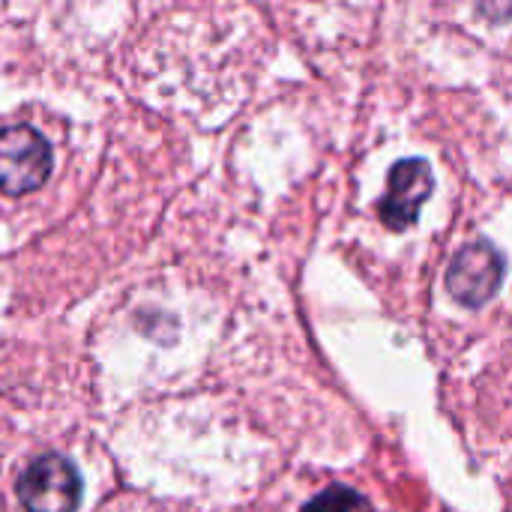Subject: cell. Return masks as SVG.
Here are the masks:
<instances>
[{
	"mask_svg": "<svg viewBox=\"0 0 512 512\" xmlns=\"http://www.w3.org/2000/svg\"><path fill=\"white\" fill-rule=\"evenodd\" d=\"M435 192L432 168L423 159H402L393 165L387 180V195L381 201V219L393 231H405L417 222L420 207Z\"/></svg>",
	"mask_w": 512,
	"mask_h": 512,
	"instance_id": "277c9868",
	"label": "cell"
},
{
	"mask_svg": "<svg viewBox=\"0 0 512 512\" xmlns=\"http://www.w3.org/2000/svg\"><path fill=\"white\" fill-rule=\"evenodd\" d=\"M18 498L27 512H75L81 501V477L72 462L48 453L21 474Z\"/></svg>",
	"mask_w": 512,
	"mask_h": 512,
	"instance_id": "7a4b0ae2",
	"label": "cell"
},
{
	"mask_svg": "<svg viewBox=\"0 0 512 512\" xmlns=\"http://www.w3.org/2000/svg\"><path fill=\"white\" fill-rule=\"evenodd\" d=\"M504 273H507V261L501 249L489 240H477L459 249V255L453 258L447 270V288L459 303L477 309L498 294Z\"/></svg>",
	"mask_w": 512,
	"mask_h": 512,
	"instance_id": "3957f363",
	"label": "cell"
},
{
	"mask_svg": "<svg viewBox=\"0 0 512 512\" xmlns=\"http://www.w3.org/2000/svg\"><path fill=\"white\" fill-rule=\"evenodd\" d=\"M51 171V147L30 126L0 129V192L21 195L45 183Z\"/></svg>",
	"mask_w": 512,
	"mask_h": 512,
	"instance_id": "6da1fadb",
	"label": "cell"
},
{
	"mask_svg": "<svg viewBox=\"0 0 512 512\" xmlns=\"http://www.w3.org/2000/svg\"><path fill=\"white\" fill-rule=\"evenodd\" d=\"M366 507L363 495H357L348 486H330L324 495H318L303 512H360Z\"/></svg>",
	"mask_w": 512,
	"mask_h": 512,
	"instance_id": "5b68a950",
	"label": "cell"
}]
</instances>
